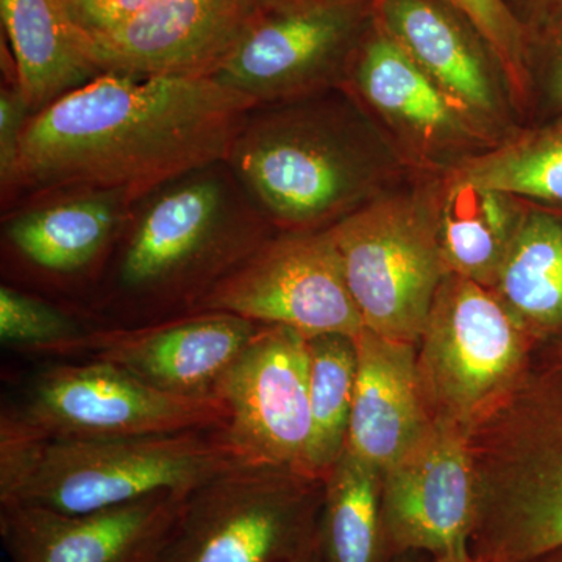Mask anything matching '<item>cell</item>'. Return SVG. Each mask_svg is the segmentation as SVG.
Wrapping results in <instances>:
<instances>
[{
    "label": "cell",
    "mask_w": 562,
    "mask_h": 562,
    "mask_svg": "<svg viewBox=\"0 0 562 562\" xmlns=\"http://www.w3.org/2000/svg\"><path fill=\"white\" fill-rule=\"evenodd\" d=\"M260 327L227 313L181 314L140 327H103L85 357L111 362L166 394L209 397Z\"/></svg>",
    "instance_id": "obj_17"
},
{
    "label": "cell",
    "mask_w": 562,
    "mask_h": 562,
    "mask_svg": "<svg viewBox=\"0 0 562 562\" xmlns=\"http://www.w3.org/2000/svg\"><path fill=\"white\" fill-rule=\"evenodd\" d=\"M391 562H435L431 557L420 552H405L395 554Z\"/></svg>",
    "instance_id": "obj_33"
},
{
    "label": "cell",
    "mask_w": 562,
    "mask_h": 562,
    "mask_svg": "<svg viewBox=\"0 0 562 562\" xmlns=\"http://www.w3.org/2000/svg\"><path fill=\"white\" fill-rule=\"evenodd\" d=\"M549 360L562 362V341L554 344Z\"/></svg>",
    "instance_id": "obj_34"
},
{
    "label": "cell",
    "mask_w": 562,
    "mask_h": 562,
    "mask_svg": "<svg viewBox=\"0 0 562 562\" xmlns=\"http://www.w3.org/2000/svg\"><path fill=\"white\" fill-rule=\"evenodd\" d=\"M255 106L213 79L101 74L32 114L10 209L66 190L122 192L138 202L169 181L227 160Z\"/></svg>",
    "instance_id": "obj_1"
},
{
    "label": "cell",
    "mask_w": 562,
    "mask_h": 562,
    "mask_svg": "<svg viewBox=\"0 0 562 562\" xmlns=\"http://www.w3.org/2000/svg\"><path fill=\"white\" fill-rule=\"evenodd\" d=\"M535 341L490 288L450 272L436 292L417 368L431 419L472 425L519 383Z\"/></svg>",
    "instance_id": "obj_7"
},
{
    "label": "cell",
    "mask_w": 562,
    "mask_h": 562,
    "mask_svg": "<svg viewBox=\"0 0 562 562\" xmlns=\"http://www.w3.org/2000/svg\"><path fill=\"white\" fill-rule=\"evenodd\" d=\"M308 353L312 436L305 471L324 480L346 450L357 384V341L346 335L314 336L308 339Z\"/></svg>",
    "instance_id": "obj_25"
},
{
    "label": "cell",
    "mask_w": 562,
    "mask_h": 562,
    "mask_svg": "<svg viewBox=\"0 0 562 562\" xmlns=\"http://www.w3.org/2000/svg\"><path fill=\"white\" fill-rule=\"evenodd\" d=\"M541 60L550 110L562 116V10L530 36V58Z\"/></svg>",
    "instance_id": "obj_30"
},
{
    "label": "cell",
    "mask_w": 562,
    "mask_h": 562,
    "mask_svg": "<svg viewBox=\"0 0 562 562\" xmlns=\"http://www.w3.org/2000/svg\"><path fill=\"white\" fill-rule=\"evenodd\" d=\"M103 328L94 314L72 303L50 301L38 292L2 284L0 341L31 355L83 357Z\"/></svg>",
    "instance_id": "obj_27"
},
{
    "label": "cell",
    "mask_w": 562,
    "mask_h": 562,
    "mask_svg": "<svg viewBox=\"0 0 562 562\" xmlns=\"http://www.w3.org/2000/svg\"><path fill=\"white\" fill-rule=\"evenodd\" d=\"M276 232L227 161L205 166L133 205L85 308L121 328L192 313Z\"/></svg>",
    "instance_id": "obj_2"
},
{
    "label": "cell",
    "mask_w": 562,
    "mask_h": 562,
    "mask_svg": "<svg viewBox=\"0 0 562 562\" xmlns=\"http://www.w3.org/2000/svg\"><path fill=\"white\" fill-rule=\"evenodd\" d=\"M476 562H536L562 549V362L528 369L469 431Z\"/></svg>",
    "instance_id": "obj_4"
},
{
    "label": "cell",
    "mask_w": 562,
    "mask_h": 562,
    "mask_svg": "<svg viewBox=\"0 0 562 562\" xmlns=\"http://www.w3.org/2000/svg\"><path fill=\"white\" fill-rule=\"evenodd\" d=\"M476 486L469 430L432 419L416 446L382 472V513L391 557L420 552L435 562H473Z\"/></svg>",
    "instance_id": "obj_14"
},
{
    "label": "cell",
    "mask_w": 562,
    "mask_h": 562,
    "mask_svg": "<svg viewBox=\"0 0 562 562\" xmlns=\"http://www.w3.org/2000/svg\"><path fill=\"white\" fill-rule=\"evenodd\" d=\"M2 87H0V198L2 210H9L16 192L22 136L32 110L18 87L13 58L2 57Z\"/></svg>",
    "instance_id": "obj_29"
},
{
    "label": "cell",
    "mask_w": 562,
    "mask_h": 562,
    "mask_svg": "<svg viewBox=\"0 0 562 562\" xmlns=\"http://www.w3.org/2000/svg\"><path fill=\"white\" fill-rule=\"evenodd\" d=\"M473 562H476L475 560H473Z\"/></svg>",
    "instance_id": "obj_38"
},
{
    "label": "cell",
    "mask_w": 562,
    "mask_h": 562,
    "mask_svg": "<svg viewBox=\"0 0 562 562\" xmlns=\"http://www.w3.org/2000/svg\"><path fill=\"white\" fill-rule=\"evenodd\" d=\"M464 14L497 61L517 99H527L531 83L530 36L503 0H449Z\"/></svg>",
    "instance_id": "obj_28"
},
{
    "label": "cell",
    "mask_w": 562,
    "mask_h": 562,
    "mask_svg": "<svg viewBox=\"0 0 562 562\" xmlns=\"http://www.w3.org/2000/svg\"><path fill=\"white\" fill-rule=\"evenodd\" d=\"M154 0H68L74 18L90 35L120 27Z\"/></svg>",
    "instance_id": "obj_31"
},
{
    "label": "cell",
    "mask_w": 562,
    "mask_h": 562,
    "mask_svg": "<svg viewBox=\"0 0 562 562\" xmlns=\"http://www.w3.org/2000/svg\"><path fill=\"white\" fill-rule=\"evenodd\" d=\"M325 94L255 106L225 160L276 231L330 228L371 183L360 133Z\"/></svg>",
    "instance_id": "obj_5"
},
{
    "label": "cell",
    "mask_w": 562,
    "mask_h": 562,
    "mask_svg": "<svg viewBox=\"0 0 562 562\" xmlns=\"http://www.w3.org/2000/svg\"><path fill=\"white\" fill-rule=\"evenodd\" d=\"M358 369L346 450L383 472L431 424L417 368V346L368 328L355 338Z\"/></svg>",
    "instance_id": "obj_19"
},
{
    "label": "cell",
    "mask_w": 562,
    "mask_h": 562,
    "mask_svg": "<svg viewBox=\"0 0 562 562\" xmlns=\"http://www.w3.org/2000/svg\"><path fill=\"white\" fill-rule=\"evenodd\" d=\"M0 16L32 114L101 76L68 0H0Z\"/></svg>",
    "instance_id": "obj_20"
},
{
    "label": "cell",
    "mask_w": 562,
    "mask_h": 562,
    "mask_svg": "<svg viewBox=\"0 0 562 562\" xmlns=\"http://www.w3.org/2000/svg\"><path fill=\"white\" fill-rule=\"evenodd\" d=\"M346 83L384 120L420 144L441 146L471 133V122L376 24L375 16L351 60Z\"/></svg>",
    "instance_id": "obj_21"
},
{
    "label": "cell",
    "mask_w": 562,
    "mask_h": 562,
    "mask_svg": "<svg viewBox=\"0 0 562 562\" xmlns=\"http://www.w3.org/2000/svg\"><path fill=\"white\" fill-rule=\"evenodd\" d=\"M295 562H322L319 553H317V547L313 550V552L306 553L305 557H302L301 560Z\"/></svg>",
    "instance_id": "obj_36"
},
{
    "label": "cell",
    "mask_w": 562,
    "mask_h": 562,
    "mask_svg": "<svg viewBox=\"0 0 562 562\" xmlns=\"http://www.w3.org/2000/svg\"><path fill=\"white\" fill-rule=\"evenodd\" d=\"M324 480L239 465L184 498L155 562H295L313 552Z\"/></svg>",
    "instance_id": "obj_6"
},
{
    "label": "cell",
    "mask_w": 562,
    "mask_h": 562,
    "mask_svg": "<svg viewBox=\"0 0 562 562\" xmlns=\"http://www.w3.org/2000/svg\"><path fill=\"white\" fill-rule=\"evenodd\" d=\"M213 395L227 408L225 435L247 464L306 473L312 412L305 336L261 325Z\"/></svg>",
    "instance_id": "obj_13"
},
{
    "label": "cell",
    "mask_w": 562,
    "mask_h": 562,
    "mask_svg": "<svg viewBox=\"0 0 562 562\" xmlns=\"http://www.w3.org/2000/svg\"><path fill=\"white\" fill-rule=\"evenodd\" d=\"M492 291L532 341H562V214H522Z\"/></svg>",
    "instance_id": "obj_22"
},
{
    "label": "cell",
    "mask_w": 562,
    "mask_h": 562,
    "mask_svg": "<svg viewBox=\"0 0 562 562\" xmlns=\"http://www.w3.org/2000/svg\"><path fill=\"white\" fill-rule=\"evenodd\" d=\"M199 312L281 325L306 339L319 335L357 338L364 330L328 228L273 233L192 313Z\"/></svg>",
    "instance_id": "obj_11"
},
{
    "label": "cell",
    "mask_w": 562,
    "mask_h": 562,
    "mask_svg": "<svg viewBox=\"0 0 562 562\" xmlns=\"http://www.w3.org/2000/svg\"><path fill=\"white\" fill-rule=\"evenodd\" d=\"M328 231L364 328L417 346L436 292L450 273L438 213L413 198L376 199Z\"/></svg>",
    "instance_id": "obj_8"
},
{
    "label": "cell",
    "mask_w": 562,
    "mask_h": 562,
    "mask_svg": "<svg viewBox=\"0 0 562 562\" xmlns=\"http://www.w3.org/2000/svg\"><path fill=\"white\" fill-rule=\"evenodd\" d=\"M450 180L562 206V116L462 162Z\"/></svg>",
    "instance_id": "obj_26"
},
{
    "label": "cell",
    "mask_w": 562,
    "mask_h": 562,
    "mask_svg": "<svg viewBox=\"0 0 562 562\" xmlns=\"http://www.w3.org/2000/svg\"><path fill=\"white\" fill-rule=\"evenodd\" d=\"M258 13L254 0H154L113 31L87 32L92 63L133 79H214Z\"/></svg>",
    "instance_id": "obj_15"
},
{
    "label": "cell",
    "mask_w": 562,
    "mask_h": 562,
    "mask_svg": "<svg viewBox=\"0 0 562 562\" xmlns=\"http://www.w3.org/2000/svg\"><path fill=\"white\" fill-rule=\"evenodd\" d=\"M524 25L528 36L542 29L562 10V0H503Z\"/></svg>",
    "instance_id": "obj_32"
},
{
    "label": "cell",
    "mask_w": 562,
    "mask_h": 562,
    "mask_svg": "<svg viewBox=\"0 0 562 562\" xmlns=\"http://www.w3.org/2000/svg\"><path fill=\"white\" fill-rule=\"evenodd\" d=\"M187 495L158 494L85 514L0 506L11 562H155Z\"/></svg>",
    "instance_id": "obj_16"
},
{
    "label": "cell",
    "mask_w": 562,
    "mask_h": 562,
    "mask_svg": "<svg viewBox=\"0 0 562 562\" xmlns=\"http://www.w3.org/2000/svg\"><path fill=\"white\" fill-rule=\"evenodd\" d=\"M135 203L102 190L55 191L18 202L3 211V273L27 284L24 290L68 295L85 308Z\"/></svg>",
    "instance_id": "obj_12"
},
{
    "label": "cell",
    "mask_w": 562,
    "mask_h": 562,
    "mask_svg": "<svg viewBox=\"0 0 562 562\" xmlns=\"http://www.w3.org/2000/svg\"><path fill=\"white\" fill-rule=\"evenodd\" d=\"M536 562H562V549L558 550V552H553L543 557L542 560Z\"/></svg>",
    "instance_id": "obj_37"
},
{
    "label": "cell",
    "mask_w": 562,
    "mask_h": 562,
    "mask_svg": "<svg viewBox=\"0 0 562 562\" xmlns=\"http://www.w3.org/2000/svg\"><path fill=\"white\" fill-rule=\"evenodd\" d=\"M376 24L413 58L458 113L483 124L498 111L494 55L449 0H372Z\"/></svg>",
    "instance_id": "obj_18"
},
{
    "label": "cell",
    "mask_w": 562,
    "mask_h": 562,
    "mask_svg": "<svg viewBox=\"0 0 562 562\" xmlns=\"http://www.w3.org/2000/svg\"><path fill=\"white\" fill-rule=\"evenodd\" d=\"M322 562H391L382 513V472L344 450L324 479L317 527Z\"/></svg>",
    "instance_id": "obj_23"
},
{
    "label": "cell",
    "mask_w": 562,
    "mask_h": 562,
    "mask_svg": "<svg viewBox=\"0 0 562 562\" xmlns=\"http://www.w3.org/2000/svg\"><path fill=\"white\" fill-rule=\"evenodd\" d=\"M3 414L36 435L110 439L225 428L228 412L214 395L166 394L99 360L41 371Z\"/></svg>",
    "instance_id": "obj_9"
},
{
    "label": "cell",
    "mask_w": 562,
    "mask_h": 562,
    "mask_svg": "<svg viewBox=\"0 0 562 562\" xmlns=\"http://www.w3.org/2000/svg\"><path fill=\"white\" fill-rule=\"evenodd\" d=\"M260 9H271V7L279 5V3L284 2V0H254Z\"/></svg>",
    "instance_id": "obj_35"
},
{
    "label": "cell",
    "mask_w": 562,
    "mask_h": 562,
    "mask_svg": "<svg viewBox=\"0 0 562 562\" xmlns=\"http://www.w3.org/2000/svg\"><path fill=\"white\" fill-rule=\"evenodd\" d=\"M502 192L450 180L438 213L439 239L450 272L494 288L524 214Z\"/></svg>",
    "instance_id": "obj_24"
},
{
    "label": "cell",
    "mask_w": 562,
    "mask_h": 562,
    "mask_svg": "<svg viewBox=\"0 0 562 562\" xmlns=\"http://www.w3.org/2000/svg\"><path fill=\"white\" fill-rule=\"evenodd\" d=\"M249 465L224 428L110 439H57L0 416V506L66 514L116 508L158 494L190 495Z\"/></svg>",
    "instance_id": "obj_3"
},
{
    "label": "cell",
    "mask_w": 562,
    "mask_h": 562,
    "mask_svg": "<svg viewBox=\"0 0 562 562\" xmlns=\"http://www.w3.org/2000/svg\"><path fill=\"white\" fill-rule=\"evenodd\" d=\"M372 24V0H284L260 9L213 80L257 105L324 94L346 83Z\"/></svg>",
    "instance_id": "obj_10"
}]
</instances>
